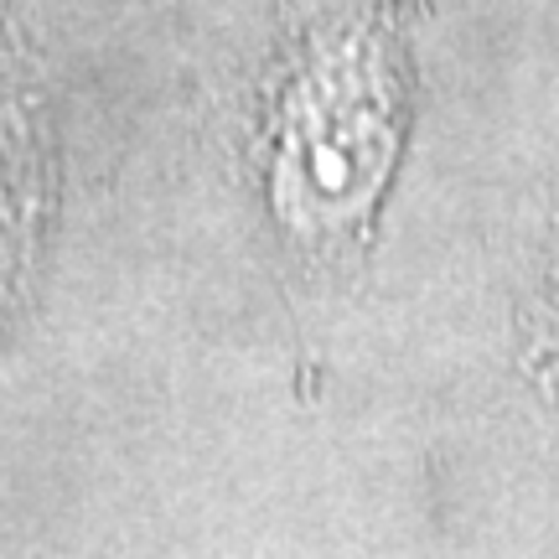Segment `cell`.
Returning <instances> with one entry per match:
<instances>
[{
    "label": "cell",
    "instance_id": "3",
    "mask_svg": "<svg viewBox=\"0 0 559 559\" xmlns=\"http://www.w3.org/2000/svg\"><path fill=\"white\" fill-rule=\"evenodd\" d=\"M544 347L559 362V239H555V260H549V285H544Z\"/></svg>",
    "mask_w": 559,
    "mask_h": 559
},
{
    "label": "cell",
    "instance_id": "2",
    "mask_svg": "<svg viewBox=\"0 0 559 559\" xmlns=\"http://www.w3.org/2000/svg\"><path fill=\"white\" fill-rule=\"evenodd\" d=\"M41 213V145L26 104L0 88V300L16 290L37 243Z\"/></svg>",
    "mask_w": 559,
    "mask_h": 559
},
{
    "label": "cell",
    "instance_id": "1",
    "mask_svg": "<svg viewBox=\"0 0 559 559\" xmlns=\"http://www.w3.org/2000/svg\"><path fill=\"white\" fill-rule=\"evenodd\" d=\"M409 0H285L264 79V198L285 234L337 254L362 239L409 124Z\"/></svg>",
    "mask_w": 559,
    "mask_h": 559
}]
</instances>
